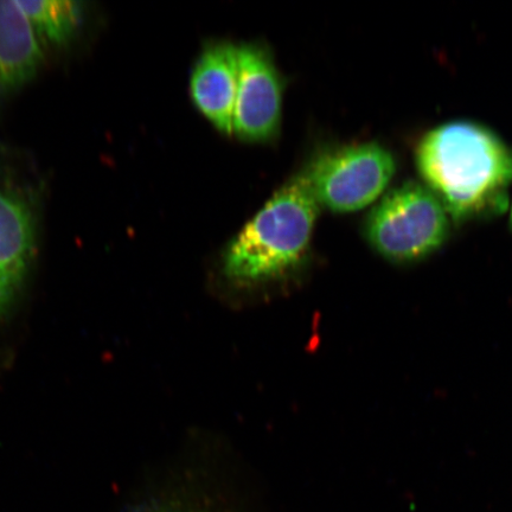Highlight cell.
Segmentation results:
<instances>
[{"mask_svg":"<svg viewBox=\"0 0 512 512\" xmlns=\"http://www.w3.org/2000/svg\"><path fill=\"white\" fill-rule=\"evenodd\" d=\"M450 234V216L425 184L406 182L389 191L371 211L366 236L377 252L396 262L437 251Z\"/></svg>","mask_w":512,"mask_h":512,"instance_id":"3957f363","label":"cell"},{"mask_svg":"<svg viewBox=\"0 0 512 512\" xmlns=\"http://www.w3.org/2000/svg\"><path fill=\"white\" fill-rule=\"evenodd\" d=\"M28 17L32 30L38 40L54 46H63L76 35L83 19L80 2L70 0H38V2H19Z\"/></svg>","mask_w":512,"mask_h":512,"instance_id":"9c48e42d","label":"cell"},{"mask_svg":"<svg viewBox=\"0 0 512 512\" xmlns=\"http://www.w3.org/2000/svg\"><path fill=\"white\" fill-rule=\"evenodd\" d=\"M319 203L303 175L288 182L229 243L222 258L224 277L255 286L296 270L309 249Z\"/></svg>","mask_w":512,"mask_h":512,"instance_id":"7a4b0ae2","label":"cell"},{"mask_svg":"<svg viewBox=\"0 0 512 512\" xmlns=\"http://www.w3.org/2000/svg\"><path fill=\"white\" fill-rule=\"evenodd\" d=\"M142 512H182L179 509L165 507V505H158V507H152L150 509H146Z\"/></svg>","mask_w":512,"mask_h":512,"instance_id":"30bf717a","label":"cell"},{"mask_svg":"<svg viewBox=\"0 0 512 512\" xmlns=\"http://www.w3.org/2000/svg\"><path fill=\"white\" fill-rule=\"evenodd\" d=\"M36 246L28 204L0 189V317L15 303L28 277Z\"/></svg>","mask_w":512,"mask_h":512,"instance_id":"52a82bcc","label":"cell"},{"mask_svg":"<svg viewBox=\"0 0 512 512\" xmlns=\"http://www.w3.org/2000/svg\"><path fill=\"white\" fill-rule=\"evenodd\" d=\"M416 166L450 219L463 221L505 201L512 151L488 128L453 121L420 140Z\"/></svg>","mask_w":512,"mask_h":512,"instance_id":"6da1fadb","label":"cell"},{"mask_svg":"<svg viewBox=\"0 0 512 512\" xmlns=\"http://www.w3.org/2000/svg\"><path fill=\"white\" fill-rule=\"evenodd\" d=\"M395 172L392 152L366 143L320 153L303 176L319 204L335 213H354L374 203Z\"/></svg>","mask_w":512,"mask_h":512,"instance_id":"277c9868","label":"cell"},{"mask_svg":"<svg viewBox=\"0 0 512 512\" xmlns=\"http://www.w3.org/2000/svg\"><path fill=\"white\" fill-rule=\"evenodd\" d=\"M283 83L272 56L259 44L239 47V86L233 133L247 142H268L279 132Z\"/></svg>","mask_w":512,"mask_h":512,"instance_id":"5b68a950","label":"cell"},{"mask_svg":"<svg viewBox=\"0 0 512 512\" xmlns=\"http://www.w3.org/2000/svg\"><path fill=\"white\" fill-rule=\"evenodd\" d=\"M510 226L512 229V203H511V208H510Z\"/></svg>","mask_w":512,"mask_h":512,"instance_id":"8fae6325","label":"cell"},{"mask_svg":"<svg viewBox=\"0 0 512 512\" xmlns=\"http://www.w3.org/2000/svg\"><path fill=\"white\" fill-rule=\"evenodd\" d=\"M43 61L41 41L16 2H0V95L34 78Z\"/></svg>","mask_w":512,"mask_h":512,"instance_id":"ba28073f","label":"cell"},{"mask_svg":"<svg viewBox=\"0 0 512 512\" xmlns=\"http://www.w3.org/2000/svg\"><path fill=\"white\" fill-rule=\"evenodd\" d=\"M239 86V47L229 42L203 50L191 74V98L202 114L223 133H233Z\"/></svg>","mask_w":512,"mask_h":512,"instance_id":"8992f818","label":"cell"}]
</instances>
